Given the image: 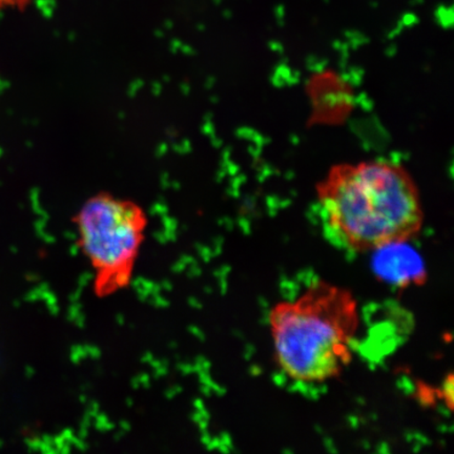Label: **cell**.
Instances as JSON below:
<instances>
[{
    "mask_svg": "<svg viewBox=\"0 0 454 454\" xmlns=\"http://www.w3.org/2000/svg\"><path fill=\"white\" fill-rule=\"evenodd\" d=\"M317 203L328 234L351 251L407 243L422 230L418 187L393 161L338 164L317 185Z\"/></svg>",
    "mask_w": 454,
    "mask_h": 454,
    "instance_id": "obj_1",
    "label": "cell"
},
{
    "mask_svg": "<svg viewBox=\"0 0 454 454\" xmlns=\"http://www.w3.org/2000/svg\"><path fill=\"white\" fill-rule=\"evenodd\" d=\"M269 323L282 372L294 382L325 383L339 378L353 360L359 304L349 289L319 280L296 299L272 306Z\"/></svg>",
    "mask_w": 454,
    "mask_h": 454,
    "instance_id": "obj_2",
    "label": "cell"
},
{
    "mask_svg": "<svg viewBox=\"0 0 454 454\" xmlns=\"http://www.w3.org/2000/svg\"><path fill=\"white\" fill-rule=\"evenodd\" d=\"M79 246L95 270V288L107 296L127 286L147 226L139 204L100 192L88 199L75 217Z\"/></svg>",
    "mask_w": 454,
    "mask_h": 454,
    "instance_id": "obj_3",
    "label": "cell"
},
{
    "mask_svg": "<svg viewBox=\"0 0 454 454\" xmlns=\"http://www.w3.org/2000/svg\"><path fill=\"white\" fill-rule=\"evenodd\" d=\"M390 254H385L383 260L378 264L379 269L387 268V270H382L388 279L401 284L402 286H406L407 283H422L425 280V271L411 270V253L403 254L401 251L396 252V244L395 246V254L391 251L388 247Z\"/></svg>",
    "mask_w": 454,
    "mask_h": 454,
    "instance_id": "obj_4",
    "label": "cell"
},
{
    "mask_svg": "<svg viewBox=\"0 0 454 454\" xmlns=\"http://www.w3.org/2000/svg\"><path fill=\"white\" fill-rule=\"evenodd\" d=\"M416 396L422 405L431 406L436 403H442L440 386L435 388L434 386L419 382L416 386Z\"/></svg>",
    "mask_w": 454,
    "mask_h": 454,
    "instance_id": "obj_5",
    "label": "cell"
},
{
    "mask_svg": "<svg viewBox=\"0 0 454 454\" xmlns=\"http://www.w3.org/2000/svg\"><path fill=\"white\" fill-rule=\"evenodd\" d=\"M440 390L442 404H444L447 410L452 412L454 404V377L452 372L448 373L442 380L440 384Z\"/></svg>",
    "mask_w": 454,
    "mask_h": 454,
    "instance_id": "obj_6",
    "label": "cell"
},
{
    "mask_svg": "<svg viewBox=\"0 0 454 454\" xmlns=\"http://www.w3.org/2000/svg\"><path fill=\"white\" fill-rule=\"evenodd\" d=\"M28 0H0V9L4 8H25Z\"/></svg>",
    "mask_w": 454,
    "mask_h": 454,
    "instance_id": "obj_7",
    "label": "cell"
}]
</instances>
